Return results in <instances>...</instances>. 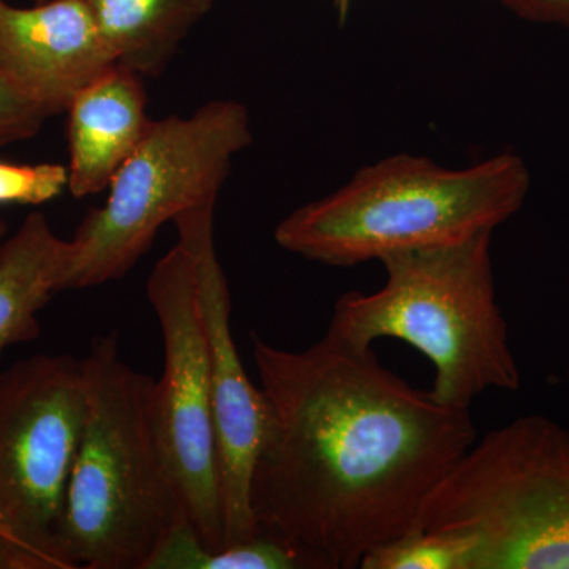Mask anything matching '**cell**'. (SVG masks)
<instances>
[{
	"instance_id": "9a60e30c",
	"label": "cell",
	"mask_w": 569,
	"mask_h": 569,
	"mask_svg": "<svg viewBox=\"0 0 569 569\" xmlns=\"http://www.w3.org/2000/svg\"><path fill=\"white\" fill-rule=\"evenodd\" d=\"M477 541L449 531L413 529L370 550L362 569H471Z\"/></svg>"
},
{
	"instance_id": "ba28073f",
	"label": "cell",
	"mask_w": 569,
	"mask_h": 569,
	"mask_svg": "<svg viewBox=\"0 0 569 569\" xmlns=\"http://www.w3.org/2000/svg\"><path fill=\"white\" fill-rule=\"evenodd\" d=\"M148 298L162 329L164 366L153 388L160 445L206 550L223 545L208 339L192 254L176 244L153 268Z\"/></svg>"
},
{
	"instance_id": "5bb4252c",
	"label": "cell",
	"mask_w": 569,
	"mask_h": 569,
	"mask_svg": "<svg viewBox=\"0 0 569 569\" xmlns=\"http://www.w3.org/2000/svg\"><path fill=\"white\" fill-rule=\"evenodd\" d=\"M146 569H325L312 553L279 535L260 530L253 538L206 550L189 516L168 531Z\"/></svg>"
},
{
	"instance_id": "277c9868",
	"label": "cell",
	"mask_w": 569,
	"mask_h": 569,
	"mask_svg": "<svg viewBox=\"0 0 569 569\" xmlns=\"http://www.w3.org/2000/svg\"><path fill=\"white\" fill-rule=\"evenodd\" d=\"M530 171L503 152L463 170L399 153L277 224V244L336 268L381 261L493 231L522 208Z\"/></svg>"
},
{
	"instance_id": "603a6c76",
	"label": "cell",
	"mask_w": 569,
	"mask_h": 569,
	"mask_svg": "<svg viewBox=\"0 0 569 569\" xmlns=\"http://www.w3.org/2000/svg\"><path fill=\"white\" fill-rule=\"evenodd\" d=\"M568 378H569V369H568Z\"/></svg>"
},
{
	"instance_id": "4fadbf2b",
	"label": "cell",
	"mask_w": 569,
	"mask_h": 569,
	"mask_svg": "<svg viewBox=\"0 0 569 569\" xmlns=\"http://www.w3.org/2000/svg\"><path fill=\"white\" fill-rule=\"evenodd\" d=\"M116 62L157 78L213 0H88Z\"/></svg>"
},
{
	"instance_id": "e0dca14e",
	"label": "cell",
	"mask_w": 569,
	"mask_h": 569,
	"mask_svg": "<svg viewBox=\"0 0 569 569\" xmlns=\"http://www.w3.org/2000/svg\"><path fill=\"white\" fill-rule=\"evenodd\" d=\"M47 119L39 104L0 77V148L31 140Z\"/></svg>"
},
{
	"instance_id": "7402d4cb",
	"label": "cell",
	"mask_w": 569,
	"mask_h": 569,
	"mask_svg": "<svg viewBox=\"0 0 569 569\" xmlns=\"http://www.w3.org/2000/svg\"><path fill=\"white\" fill-rule=\"evenodd\" d=\"M36 2H43V0H36Z\"/></svg>"
},
{
	"instance_id": "7c38bea8",
	"label": "cell",
	"mask_w": 569,
	"mask_h": 569,
	"mask_svg": "<svg viewBox=\"0 0 569 569\" xmlns=\"http://www.w3.org/2000/svg\"><path fill=\"white\" fill-rule=\"evenodd\" d=\"M70 241L59 238L41 212L0 242V356L40 336L37 316L52 295L66 290Z\"/></svg>"
},
{
	"instance_id": "44dd1931",
	"label": "cell",
	"mask_w": 569,
	"mask_h": 569,
	"mask_svg": "<svg viewBox=\"0 0 569 569\" xmlns=\"http://www.w3.org/2000/svg\"><path fill=\"white\" fill-rule=\"evenodd\" d=\"M7 228H9L7 227V223L3 222L2 219H0V241H2L3 236L7 234Z\"/></svg>"
},
{
	"instance_id": "52a82bcc",
	"label": "cell",
	"mask_w": 569,
	"mask_h": 569,
	"mask_svg": "<svg viewBox=\"0 0 569 569\" xmlns=\"http://www.w3.org/2000/svg\"><path fill=\"white\" fill-rule=\"evenodd\" d=\"M86 411L78 359L39 355L0 370V522L44 569H71L58 530Z\"/></svg>"
},
{
	"instance_id": "5b68a950",
	"label": "cell",
	"mask_w": 569,
	"mask_h": 569,
	"mask_svg": "<svg viewBox=\"0 0 569 569\" xmlns=\"http://www.w3.org/2000/svg\"><path fill=\"white\" fill-rule=\"evenodd\" d=\"M415 529L473 538L471 569H569L568 430L526 415L475 440Z\"/></svg>"
},
{
	"instance_id": "2e32d148",
	"label": "cell",
	"mask_w": 569,
	"mask_h": 569,
	"mask_svg": "<svg viewBox=\"0 0 569 569\" xmlns=\"http://www.w3.org/2000/svg\"><path fill=\"white\" fill-rule=\"evenodd\" d=\"M69 189V167L0 160V206L50 203Z\"/></svg>"
},
{
	"instance_id": "3957f363",
	"label": "cell",
	"mask_w": 569,
	"mask_h": 569,
	"mask_svg": "<svg viewBox=\"0 0 569 569\" xmlns=\"http://www.w3.org/2000/svg\"><path fill=\"white\" fill-rule=\"evenodd\" d=\"M492 233L383 258V287L340 296L326 335L361 348L378 339L413 347L436 369L430 395L441 406L470 410L489 389L519 391L522 373L497 302Z\"/></svg>"
},
{
	"instance_id": "30bf717a",
	"label": "cell",
	"mask_w": 569,
	"mask_h": 569,
	"mask_svg": "<svg viewBox=\"0 0 569 569\" xmlns=\"http://www.w3.org/2000/svg\"><path fill=\"white\" fill-rule=\"evenodd\" d=\"M88 0H0V77L51 116L114 66Z\"/></svg>"
},
{
	"instance_id": "ac0fdd59",
	"label": "cell",
	"mask_w": 569,
	"mask_h": 569,
	"mask_svg": "<svg viewBox=\"0 0 569 569\" xmlns=\"http://www.w3.org/2000/svg\"><path fill=\"white\" fill-rule=\"evenodd\" d=\"M520 20L569 28V0H498Z\"/></svg>"
},
{
	"instance_id": "d6986e66",
	"label": "cell",
	"mask_w": 569,
	"mask_h": 569,
	"mask_svg": "<svg viewBox=\"0 0 569 569\" xmlns=\"http://www.w3.org/2000/svg\"><path fill=\"white\" fill-rule=\"evenodd\" d=\"M0 569H44L31 550L18 541L0 522Z\"/></svg>"
},
{
	"instance_id": "9c48e42d",
	"label": "cell",
	"mask_w": 569,
	"mask_h": 569,
	"mask_svg": "<svg viewBox=\"0 0 569 569\" xmlns=\"http://www.w3.org/2000/svg\"><path fill=\"white\" fill-rule=\"evenodd\" d=\"M216 200L179 213L173 220L179 244L192 254L198 298L208 339L209 370L220 490L223 545L246 541L260 531L250 507L253 468L271 421L263 389L254 387L239 358L231 332V296L213 241Z\"/></svg>"
},
{
	"instance_id": "7a4b0ae2",
	"label": "cell",
	"mask_w": 569,
	"mask_h": 569,
	"mask_svg": "<svg viewBox=\"0 0 569 569\" xmlns=\"http://www.w3.org/2000/svg\"><path fill=\"white\" fill-rule=\"evenodd\" d=\"M81 362L88 411L59 552L71 569H146L189 516L157 432L156 380L122 361L116 335L96 337Z\"/></svg>"
},
{
	"instance_id": "8992f818",
	"label": "cell",
	"mask_w": 569,
	"mask_h": 569,
	"mask_svg": "<svg viewBox=\"0 0 569 569\" xmlns=\"http://www.w3.org/2000/svg\"><path fill=\"white\" fill-rule=\"evenodd\" d=\"M250 144L249 111L233 100L206 103L189 118L151 121L112 178L108 200L88 212L71 239L66 290L129 274L164 223L217 200L236 153Z\"/></svg>"
},
{
	"instance_id": "6da1fadb",
	"label": "cell",
	"mask_w": 569,
	"mask_h": 569,
	"mask_svg": "<svg viewBox=\"0 0 569 569\" xmlns=\"http://www.w3.org/2000/svg\"><path fill=\"white\" fill-rule=\"evenodd\" d=\"M271 421L253 468L261 530L353 569L417 527L426 498L477 440L470 410L441 406L380 365L372 347L325 335L302 351L252 335Z\"/></svg>"
},
{
	"instance_id": "8fae6325",
	"label": "cell",
	"mask_w": 569,
	"mask_h": 569,
	"mask_svg": "<svg viewBox=\"0 0 569 569\" xmlns=\"http://www.w3.org/2000/svg\"><path fill=\"white\" fill-rule=\"evenodd\" d=\"M66 112L70 193L103 192L152 121L142 77L114 63L78 92Z\"/></svg>"
},
{
	"instance_id": "ffe728a7",
	"label": "cell",
	"mask_w": 569,
	"mask_h": 569,
	"mask_svg": "<svg viewBox=\"0 0 569 569\" xmlns=\"http://www.w3.org/2000/svg\"><path fill=\"white\" fill-rule=\"evenodd\" d=\"M351 0H335V9L337 18H339L340 26L346 24L348 13H350Z\"/></svg>"
}]
</instances>
